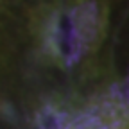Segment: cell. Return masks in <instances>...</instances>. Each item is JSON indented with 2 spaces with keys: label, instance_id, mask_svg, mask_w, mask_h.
Instances as JSON below:
<instances>
[{
  "label": "cell",
  "instance_id": "1",
  "mask_svg": "<svg viewBox=\"0 0 129 129\" xmlns=\"http://www.w3.org/2000/svg\"><path fill=\"white\" fill-rule=\"evenodd\" d=\"M48 50L54 59L64 68H74L83 61V57L90 56L84 38L77 25L72 4L57 11L50 23H48Z\"/></svg>",
  "mask_w": 129,
  "mask_h": 129
},
{
  "label": "cell",
  "instance_id": "2",
  "mask_svg": "<svg viewBox=\"0 0 129 129\" xmlns=\"http://www.w3.org/2000/svg\"><path fill=\"white\" fill-rule=\"evenodd\" d=\"M72 9L90 56L99 50L108 32L109 4L101 0H74Z\"/></svg>",
  "mask_w": 129,
  "mask_h": 129
},
{
  "label": "cell",
  "instance_id": "3",
  "mask_svg": "<svg viewBox=\"0 0 129 129\" xmlns=\"http://www.w3.org/2000/svg\"><path fill=\"white\" fill-rule=\"evenodd\" d=\"M108 99L113 104L120 106L122 109L129 111V72H127V75L122 81H118V83H115V84L111 86Z\"/></svg>",
  "mask_w": 129,
  "mask_h": 129
},
{
  "label": "cell",
  "instance_id": "4",
  "mask_svg": "<svg viewBox=\"0 0 129 129\" xmlns=\"http://www.w3.org/2000/svg\"><path fill=\"white\" fill-rule=\"evenodd\" d=\"M115 129H129V113H127V115L118 122V125L115 127Z\"/></svg>",
  "mask_w": 129,
  "mask_h": 129
},
{
  "label": "cell",
  "instance_id": "5",
  "mask_svg": "<svg viewBox=\"0 0 129 129\" xmlns=\"http://www.w3.org/2000/svg\"><path fill=\"white\" fill-rule=\"evenodd\" d=\"M2 6H4V0H0V11H2Z\"/></svg>",
  "mask_w": 129,
  "mask_h": 129
},
{
  "label": "cell",
  "instance_id": "6",
  "mask_svg": "<svg viewBox=\"0 0 129 129\" xmlns=\"http://www.w3.org/2000/svg\"><path fill=\"white\" fill-rule=\"evenodd\" d=\"M101 2H108V0H101Z\"/></svg>",
  "mask_w": 129,
  "mask_h": 129
}]
</instances>
